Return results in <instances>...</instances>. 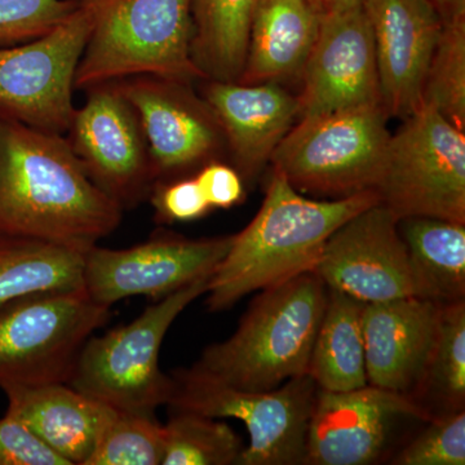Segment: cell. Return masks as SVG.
<instances>
[{"label":"cell","mask_w":465,"mask_h":465,"mask_svg":"<svg viewBox=\"0 0 465 465\" xmlns=\"http://www.w3.org/2000/svg\"><path fill=\"white\" fill-rule=\"evenodd\" d=\"M211 208L229 210L244 197V180L235 168L208 162L195 176Z\"/></svg>","instance_id":"34"},{"label":"cell","mask_w":465,"mask_h":465,"mask_svg":"<svg viewBox=\"0 0 465 465\" xmlns=\"http://www.w3.org/2000/svg\"><path fill=\"white\" fill-rule=\"evenodd\" d=\"M78 5L79 0H0V48L51 32Z\"/></svg>","instance_id":"31"},{"label":"cell","mask_w":465,"mask_h":465,"mask_svg":"<svg viewBox=\"0 0 465 465\" xmlns=\"http://www.w3.org/2000/svg\"><path fill=\"white\" fill-rule=\"evenodd\" d=\"M150 200L155 220L163 224L194 222L213 210L195 177L155 183Z\"/></svg>","instance_id":"32"},{"label":"cell","mask_w":465,"mask_h":465,"mask_svg":"<svg viewBox=\"0 0 465 465\" xmlns=\"http://www.w3.org/2000/svg\"><path fill=\"white\" fill-rule=\"evenodd\" d=\"M203 100L222 127L235 170L246 182L255 179L271 162L275 148L300 116L298 97L277 82L208 81Z\"/></svg>","instance_id":"19"},{"label":"cell","mask_w":465,"mask_h":465,"mask_svg":"<svg viewBox=\"0 0 465 465\" xmlns=\"http://www.w3.org/2000/svg\"><path fill=\"white\" fill-rule=\"evenodd\" d=\"M308 2H311L312 5H316L317 8H320L321 11H323V9H322V0H308Z\"/></svg>","instance_id":"37"},{"label":"cell","mask_w":465,"mask_h":465,"mask_svg":"<svg viewBox=\"0 0 465 465\" xmlns=\"http://www.w3.org/2000/svg\"><path fill=\"white\" fill-rule=\"evenodd\" d=\"M94 7L75 88L139 75L203 79L192 57V0H94Z\"/></svg>","instance_id":"4"},{"label":"cell","mask_w":465,"mask_h":465,"mask_svg":"<svg viewBox=\"0 0 465 465\" xmlns=\"http://www.w3.org/2000/svg\"><path fill=\"white\" fill-rule=\"evenodd\" d=\"M171 378L173 391L167 403L171 411L243 421L250 442L238 465L305 463L309 423L320 390L311 376L290 379L265 391L238 390L195 365L174 370Z\"/></svg>","instance_id":"7"},{"label":"cell","mask_w":465,"mask_h":465,"mask_svg":"<svg viewBox=\"0 0 465 465\" xmlns=\"http://www.w3.org/2000/svg\"><path fill=\"white\" fill-rule=\"evenodd\" d=\"M164 425L155 415L114 410L85 465H162Z\"/></svg>","instance_id":"29"},{"label":"cell","mask_w":465,"mask_h":465,"mask_svg":"<svg viewBox=\"0 0 465 465\" xmlns=\"http://www.w3.org/2000/svg\"><path fill=\"white\" fill-rule=\"evenodd\" d=\"M365 0H322L324 12L344 11V9L362 5Z\"/></svg>","instance_id":"36"},{"label":"cell","mask_w":465,"mask_h":465,"mask_svg":"<svg viewBox=\"0 0 465 465\" xmlns=\"http://www.w3.org/2000/svg\"><path fill=\"white\" fill-rule=\"evenodd\" d=\"M365 304L327 289L326 308L308 367V375L320 390L348 391L369 385L362 330Z\"/></svg>","instance_id":"23"},{"label":"cell","mask_w":465,"mask_h":465,"mask_svg":"<svg viewBox=\"0 0 465 465\" xmlns=\"http://www.w3.org/2000/svg\"><path fill=\"white\" fill-rule=\"evenodd\" d=\"M256 5L258 0H192V57L203 79H240Z\"/></svg>","instance_id":"25"},{"label":"cell","mask_w":465,"mask_h":465,"mask_svg":"<svg viewBox=\"0 0 465 465\" xmlns=\"http://www.w3.org/2000/svg\"><path fill=\"white\" fill-rule=\"evenodd\" d=\"M210 280L202 278L157 300L133 322L92 335L67 384L119 411L155 415L173 391V378L159 366L162 342L176 318L206 295Z\"/></svg>","instance_id":"5"},{"label":"cell","mask_w":465,"mask_h":465,"mask_svg":"<svg viewBox=\"0 0 465 465\" xmlns=\"http://www.w3.org/2000/svg\"><path fill=\"white\" fill-rule=\"evenodd\" d=\"M115 84L139 116L154 183L204 166L222 149V127L206 101L193 94L191 84L152 75Z\"/></svg>","instance_id":"13"},{"label":"cell","mask_w":465,"mask_h":465,"mask_svg":"<svg viewBox=\"0 0 465 465\" xmlns=\"http://www.w3.org/2000/svg\"><path fill=\"white\" fill-rule=\"evenodd\" d=\"M443 17L464 16L465 0H430Z\"/></svg>","instance_id":"35"},{"label":"cell","mask_w":465,"mask_h":465,"mask_svg":"<svg viewBox=\"0 0 465 465\" xmlns=\"http://www.w3.org/2000/svg\"><path fill=\"white\" fill-rule=\"evenodd\" d=\"M381 104L299 119L275 148L273 170L296 191L344 198L376 191L391 133Z\"/></svg>","instance_id":"6"},{"label":"cell","mask_w":465,"mask_h":465,"mask_svg":"<svg viewBox=\"0 0 465 465\" xmlns=\"http://www.w3.org/2000/svg\"><path fill=\"white\" fill-rule=\"evenodd\" d=\"M440 307L416 296L365 304L362 330L369 385L416 400L439 331Z\"/></svg>","instance_id":"18"},{"label":"cell","mask_w":465,"mask_h":465,"mask_svg":"<svg viewBox=\"0 0 465 465\" xmlns=\"http://www.w3.org/2000/svg\"><path fill=\"white\" fill-rule=\"evenodd\" d=\"M112 318L84 289L0 305V390L69 381L85 341Z\"/></svg>","instance_id":"8"},{"label":"cell","mask_w":465,"mask_h":465,"mask_svg":"<svg viewBox=\"0 0 465 465\" xmlns=\"http://www.w3.org/2000/svg\"><path fill=\"white\" fill-rule=\"evenodd\" d=\"M300 74L299 119L381 104L374 35L363 5L322 12L317 41Z\"/></svg>","instance_id":"15"},{"label":"cell","mask_w":465,"mask_h":465,"mask_svg":"<svg viewBox=\"0 0 465 465\" xmlns=\"http://www.w3.org/2000/svg\"><path fill=\"white\" fill-rule=\"evenodd\" d=\"M94 0L51 32L0 48V118L66 134L75 106V73L94 25Z\"/></svg>","instance_id":"10"},{"label":"cell","mask_w":465,"mask_h":465,"mask_svg":"<svg viewBox=\"0 0 465 465\" xmlns=\"http://www.w3.org/2000/svg\"><path fill=\"white\" fill-rule=\"evenodd\" d=\"M402 418L430 421L433 416L412 397L372 385L348 391L318 390L304 464L375 463Z\"/></svg>","instance_id":"16"},{"label":"cell","mask_w":465,"mask_h":465,"mask_svg":"<svg viewBox=\"0 0 465 465\" xmlns=\"http://www.w3.org/2000/svg\"><path fill=\"white\" fill-rule=\"evenodd\" d=\"M0 465H69L35 434L5 414L0 419Z\"/></svg>","instance_id":"33"},{"label":"cell","mask_w":465,"mask_h":465,"mask_svg":"<svg viewBox=\"0 0 465 465\" xmlns=\"http://www.w3.org/2000/svg\"><path fill=\"white\" fill-rule=\"evenodd\" d=\"M327 287L307 272L262 290L231 338L204 349L198 369L238 390L265 391L308 375Z\"/></svg>","instance_id":"3"},{"label":"cell","mask_w":465,"mask_h":465,"mask_svg":"<svg viewBox=\"0 0 465 465\" xmlns=\"http://www.w3.org/2000/svg\"><path fill=\"white\" fill-rule=\"evenodd\" d=\"M234 235L189 240L154 235L128 249L85 251L84 289L97 304L112 308L121 300H161L202 278L213 277L228 255Z\"/></svg>","instance_id":"11"},{"label":"cell","mask_w":465,"mask_h":465,"mask_svg":"<svg viewBox=\"0 0 465 465\" xmlns=\"http://www.w3.org/2000/svg\"><path fill=\"white\" fill-rule=\"evenodd\" d=\"M122 213L64 134L0 118V232L85 252L118 228Z\"/></svg>","instance_id":"1"},{"label":"cell","mask_w":465,"mask_h":465,"mask_svg":"<svg viewBox=\"0 0 465 465\" xmlns=\"http://www.w3.org/2000/svg\"><path fill=\"white\" fill-rule=\"evenodd\" d=\"M397 465H464L465 411L434 416L394 459Z\"/></svg>","instance_id":"30"},{"label":"cell","mask_w":465,"mask_h":465,"mask_svg":"<svg viewBox=\"0 0 465 465\" xmlns=\"http://www.w3.org/2000/svg\"><path fill=\"white\" fill-rule=\"evenodd\" d=\"M416 298L440 305L465 300V224L411 216L399 220Z\"/></svg>","instance_id":"22"},{"label":"cell","mask_w":465,"mask_h":465,"mask_svg":"<svg viewBox=\"0 0 465 465\" xmlns=\"http://www.w3.org/2000/svg\"><path fill=\"white\" fill-rule=\"evenodd\" d=\"M391 134L376 193L399 219L437 217L465 224V134L421 105Z\"/></svg>","instance_id":"9"},{"label":"cell","mask_w":465,"mask_h":465,"mask_svg":"<svg viewBox=\"0 0 465 465\" xmlns=\"http://www.w3.org/2000/svg\"><path fill=\"white\" fill-rule=\"evenodd\" d=\"M378 202L376 191L309 200L273 170L259 213L234 234L228 255L211 277L208 309L225 311L251 292L313 272L332 232Z\"/></svg>","instance_id":"2"},{"label":"cell","mask_w":465,"mask_h":465,"mask_svg":"<svg viewBox=\"0 0 465 465\" xmlns=\"http://www.w3.org/2000/svg\"><path fill=\"white\" fill-rule=\"evenodd\" d=\"M84 253L0 232V305L35 293L84 289Z\"/></svg>","instance_id":"24"},{"label":"cell","mask_w":465,"mask_h":465,"mask_svg":"<svg viewBox=\"0 0 465 465\" xmlns=\"http://www.w3.org/2000/svg\"><path fill=\"white\" fill-rule=\"evenodd\" d=\"M423 105L465 131V15L443 17L442 32L428 67Z\"/></svg>","instance_id":"28"},{"label":"cell","mask_w":465,"mask_h":465,"mask_svg":"<svg viewBox=\"0 0 465 465\" xmlns=\"http://www.w3.org/2000/svg\"><path fill=\"white\" fill-rule=\"evenodd\" d=\"M88 90L73 113L67 142L101 191L124 210L136 206L154 185L139 116L115 82Z\"/></svg>","instance_id":"12"},{"label":"cell","mask_w":465,"mask_h":465,"mask_svg":"<svg viewBox=\"0 0 465 465\" xmlns=\"http://www.w3.org/2000/svg\"><path fill=\"white\" fill-rule=\"evenodd\" d=\"M322 12L308 0H258L238 84L300 74L317 41Z\"/></svg>","instance_id":"21"},{"label":"cell","mask_w":465,"mask_h":465,"mask_svg":"<svg viewBox=\"0 0 465 465\" xmlns=\"http://www.w3.org/2000/svg\"><path fill=\"white\" fill-rule=\"evenodd\" d=\"M244 445L232 427L215 418L173 411L164 425L162 465L237 464Z\"/></svg>","instance_id":"27"},{"label":"cell","mask_w":465,"mask_h":465,"mask_svg":"<svg viewBox=\"0 0 465 465\" xmlns=\"http://www.w3.org/2000/svg\"><path fill=\"white\" fill-rule=\"evenodd\" d=\"M5 414L21 421L69 465H85L114 409L66 382L8 387Z\"/></svg>","instance_id":"20"},{"label":"cell","mask_w":465,"mask_h":465,"mask_svg":"<svg viewBox=\"0 0 465 465\" xmlns=\"http://www.w3.org/2000/svg\"><path fill=\"white\" fill-rule=\"evenodd\" d=\"M428 394L440 402V415L464 410L465 300L440 307L439 331L416 401Z\"/></svg>","instance_id":"26"},{"label":"cell","mask_w":465,"mask_h":465,"mask_svg":"<svg viewBox=\"0 0 465 465\" xmlns=\"http://www.w3.org/2000/svg\"><path fill=\"white\" fill-rule=\"evenodd\" d=\"M363 8L374 35L382 108L403 121L423 105L443 16L430 0H365Z\"/></svg>","instance_id":"17"},{"label":"cell","mask_w":465,"mask_h":465,"mask_svg":"<svg viewBox=\"0 0 465 465\" xmlns=\"http://www.w3.org/2000/svg\"><path fill=\"white\" fill-rule=\"evenodd\" d=\"M399 220L381 202L361 211L327 240L314 273L327 289L366 304L415 296Z\"/></svg>","instance_id":"14"}]
</instances>
